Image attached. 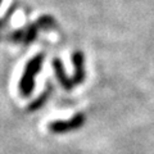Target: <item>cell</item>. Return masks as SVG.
I'll use <instances>...</instances> for the list:
<instances>
[{"label":"cell","mask_w":154,"mask_h":154,"mask_svg":"<svg viewBox=\"0 0 154 154\" xmlns=\"http://www.w3.org/2000/svg\"><path fill=\"white\" fill-rule=\"evenodd\" d=\"M72 60H73V66H75V73L72 77H68L64 73V68L63 64L59 59H54L53 60V67L55 71V76L58 81L60 82V85L63 86L66 90H71L76 88L77 85H80L81 82H84L85 80V59H84V54L81 51H75L72 55Z\"/></svg>","instance_id":"6da1fadb"},{"label":"cell","mask_w":154,"mask_h":154,"mask_svg":"<svg viewBox=\"0 0 154 154\" xmlns=\"http://www.w3.org/2000/svg\"><path fill=\"white\" fill-rule=\"evenodd\" d=\"M42 62H44V54H37L28 60V63L26 64L22 79L19 80V94L22 96H30L33 91L35 79L41 69Z\"/></svg>","instance_id":"7a4b0ae2"},{"label":"cell","mask_w":154,"mask_h":154,"mask_svg":"<svg viewBox=\"0 0 154 154\" xmlns=\"http://www.w3.org/2000/svg\"><path fill=\"white\" fill-rule=\"evenodd\" d=\"M86 122V116L84 113H77L72 118L68 119H58L49 123V131L53 134H66L69 131H75L82 127Z\"/></svg>","instance_id":"3957f363"},{"label":"cell","mask_w":154,"mask_h":154,"mask_svg":"<svg viewBox=\"0 0 154 154\" xmlns=\"http://www.w3.org/2000/svg\"><path fill=\"white\" fill-rule=\"evenodd\" d=\"M50 91H51V88L50 86H48V88L45 89V91L42 93L36 100H33V102L30 104V107H28V110L30 112H35V110L37 109H40L42 105H44L46 103V100L49 99V96H50Z\"/></svg>","instance_id":"277c9868"},{"label":"cell","mask_w":154,"mask_h":154,"mask_svg":"<svg viewBox=\"0 0 154 154\" xmlns=\"http://www.w3.org/2000/svg\"><path fill=\"white\" fill-rule=\"evenodd\" d=\"M0 4H2V0H0Z\"/></svg>","instance_id":"5b68a950"}]
</instances>
